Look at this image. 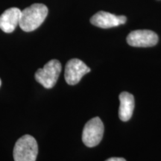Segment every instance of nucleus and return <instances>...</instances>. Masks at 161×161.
Masks as SVG:
<instances>
[{
  "label": "nucleus",
  "mask_w": 161,
  "mask_h": 161,
  "mask_svg": "<svg viewBox=\"0 0 161 161\" xmlns=\"http://www.w3.org/2000/svg\"><path fill=\"white\" fill-rule=\"evenodd\" d=\"M48 15V8L43 4H33L21 11L19 27L25 32L35 31L43 23Z\"/></svg>",
  "instance_id": "nucleus-1"
},
{
  "label": "nucleus",
  "mask_w": 161,
  "mask_h": 161,
  "mask_svg": "<svg viewBox=\"0 0 161 161\" xmlns=\"http://www.w3.org/2000/svg\"><path fill=\"white\" fill-rule=\"evenodd\" d=\"M38 154L37 141L31 135H24L16 142L14 148V161H36Z\"/></svg>",
  "instance_id": "nucleus-2"
},
{
  "label": "nucleus",
  "mask_w": 161,
  "mask_h": 161,
  "mask_svg": "<svg viewBox=\"0 0 161 161\" xmlns=\"http://www.w3.org/2000/svg\"><path fill=\"white\" fill-rule=\"evenodd\" d=\"M61 64L58 60H51L42 69L35 72V79L46 89H51L57 83L61 72Z\"/></svg>",
  "instance_id": "nucleus-3"
},
{
  "label": "nucleus",
  "mask_w": 161,
  "mask_h": 161,
  "mask_svg": "<svg viewBox=\"0 0 161 161\" xmlns=\"http://www.w3.org/2000/svg\"><path fill=\"white\" fill-rule=\"evenodd\" d=\"M104 124L99 117H94L86 122L82 132V141L86 146L95 147L102 141Z\"/></svg>",
  "instance_id": "nucleus-4"
},
{
  "label": "nucleus",
  "mask_w": 161,
  "mask_h": 161,
  "mask_svg": "<svg viewBox=\"0 0 161 161\" xmlns=\"http://www.w3.org/2000/svg\"><path fill=\"white\" fill-rule=\"evenodd\" d=\"M90 72V69L82 60L74 58L69 60L66 64L64 77L68 84L75 85L84 75Z\"/></svg>",
  "instance_id": "nucleus-5"
},
{
  "label": "nucleus",
  "mask_w": 161,
  "mask_h": 161,
  "mask_svg": "<svg viewBox=\"0 0 161 161\" xmlns=\"http://www.w3.org/2000/svg\"><path fill=\"white\" fill-rule=\"evenodd\" d=\"M127 42L134 47H152L158 42V36L150 30H136L127 37Z\"/></svg>",
  "instance_id": "nucleus-6"
},
{
  "label": "nucleus",
  "mask_w": 161,
  "mask_h": 161,
  "mask_svg": "<svg viewBox=\"0 0 161 161\" xmlns=\"http://www.w3.org/2000/svg\"><path fill=\"white\" fill-rule=\"evenodd\" d=\"M126 21L127 17L125 16H116L106 11H98L90 19V23L92 25L102 29L116 27L125 24Z\"/></svg>",
  "instance_id": "nucleus-7"
},
{
  "label": "nucleus",
  "mask_w": 161,
  "mask_h": 161,
  "mask_svg": "<svg viewBox=\"0 0 161 161\" xmlns=\"http://www.w3.org/2000/svg\"><path fill=\"white\" fill-rule=\"evenodd\" d=\"M21 11L17 8L7 9L0 16V29L5 33H11L19 25Z\"/></svg>",
  "instance_id": "nucleus-8"
},
{
  "label": "nucleus",
  "mask_w": 161,
  "mask_h": 161,
  "mask_svg": "<svg viewBox=\"0 0 161 161\" xmlns=\"http://www.w3.org/2000/svg\"><path fill=\"white\" fill-rule=\"evenodd\" d=\"M119 117L123 122H127L131 118L134 109V96L128 92H122L119 95Z\"/></svg>",
  "instance_id": "nucleus-9"
},
{
  "label": "nucleus",
  "mask_w": 161,
  "mask_h": 161,
  "mask_svg": "<svg viewBox=\"0 0 161 161\" xmlns=\"http://www.w3.org/2000/svg\"><path fill=\"white\" fill-rule=\"evenodd\" d=\"M106 161H126V160L122 158H111L108 159Z\"/></svg>",
  "instance_id": "nucleus-10"
},
{
  "label": "nucleus",
  "mask_w": 161,
  "mask_h": 161,
  "mask_svg": "<svg viewBox=\"0 0 161 161\" xmlns=\"http://www.w3.org/2000/svg\"><path fill=\"white\" fill-rule=\"evenodd\" d=\"M1 84H2V82H1V79H0V86H1Z\"/></svg>",
  "instance_id": "nucleus-11"
}]
</instances>
